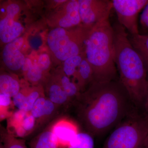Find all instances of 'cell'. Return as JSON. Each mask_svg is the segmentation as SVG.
I'll use <instances>...</instances> for the list:
<instances>
[{"label": "cell", "instance_id": "8", "mask_svg": "<svg viewBox=\"0 0 148 148\" xmlns=\"http://www.w3.org/2000/svg\"><path fill=\"white\" fill-rule=\"evenodd\" d=\"M19 10L18 5L11 4L7 7L6 16L0 21V38L5 43L11 42L18 38L24 30L21 24L14 20Z\"/></svg>", "mask_w": 148, "mask_h": 148}, {"label": "cell", "instance_id": "10", "mask_svg": "<svg viewBox=\"0 0 148 148\" xmlns=\"http://www.w3.org/2000/svg\"><path fill=\"white\" fill-rule=\"evenodd\" d=\"M58 143L68 144L79 132L76 125L71 121L61 120L57 122L51 127Z\"/></svg>", "mask_w": 148, "mask_h": 148}, {"label": "cell", "instance_id": "20", "mask_svg": "<svg viewBox=\"0 0 148 148\" xmlns=\"http://www.w3.org/2000/svg\"><path fill=\"white\" fill-rule=\"evenodd\" d=\"M2 144L3 148H28L24 140L18 139L8 132L2 134Z\"/></svg>", "mask_w": 148, "mask_h": 148}, {"label": "cell", "instance_id": "29", "mask_svg": "<svg viewBox=\"0 0 148 148\" xmlns=\"http://www.w3.org/2000/svg\"><path fill=\"white\" fill-rule=\"evenodd\" d=\"M33 66L32 61L29 58H26L24 59V63L21 66V69L23 71H28Z\"/></svg>", "mask_w": 148, "mask_h": 148}, {"label": "cell", "instance_id": "22", "mask_svg": "<svg viewBox=\"0 0 148 148\" xmlns=\"http://www.w3.org/2000/svg\"><path fill=\"white\" fill-rule=\"evenodd\" d=\"M12 105H13L12 98L5 94L0 93L1 120L7 117L9 114H10L7 110Z\"/></svg>", "mask_w": 148, "mask_h": 148}, {"label": "cell", "instance_id": "14", "mask_svg": "<svg viewBox=\"0 0 148 148\" xmlns=\"http://www.w3.org/2000/svg\"><path fill=\"white\" fill-rule=\"evenodd\" d=\"M77 84L81 92L84 91L85 86L89 83L91 84L94 81V73L91 65L86 58L82 61L78 71Z\"/></svg>", "mask_w": 148, "mask_h": 148}, {"label": "cell", "instance_id": "32", "mask_svg": "<svg viewBox=\"0 0 148 148\" xmlns=\"http://www.w3.org/2000/svg\"><path fill=\"white\" fill-rule=\"evenodd\" d=\"M54 1L56 2H64L66 1H65V0H60V1H59V0H57V1Z\"/></svg>", "mask_w": 148, "mask_h": 148}, {"label": "cell", "instance_id": "23", "mask_svg": "<svg viewBox=\"0 0 148 148\" xmlns=\"http://www.w3.org/2000/svg\"><path fill=\"white\" fill-rule=\"evenodd\" d=\"M42 71L40 69L38 64H34L27 72V77L29 81L33 83L40 81L42 77Z\"/></svg>", "mask_w": 148, "mask_h": 148}, {"label": "cell", "instance_id": "9", "mask_svg": "<svg viewBox=\"0 0 148 148\" xmlns=\"http://www.w3.org/2000/svg\"><path fill=\"white\" fill-rule=\"evenodd\" d=\"M23 42V38L18 37L13 41L7 44L4 48L3 61L6 67L11 71H18L21 69L24 63L25 58L20 51Z\"/></svg>", "mask_w": 148, "mask_h": 148}, {"label": "cell", "instance_id": "19", "mask_svg": "<svg viewBox=\"0 0 148 148\" xmlns=\"http://www.w3.org/2000/svg\"><path fill=\"white\" fill-rule=\"evenodd\" d=\"M82 53L79 55L73 56L64 61V71L68 77H73L77 79L79 68L82 61L84 59Z\"/></svg>", "mask_w": 148, "mask_h": 148}, {"label": "cell", "instance_id": "15", "mask_svg": "<svg viewBox=\"0 0 148 148\" xmlns=\"http://www.w3.org/2000/svg\"><path fill=\"white\" fill-rule=\"evenodd\" d=\"M20 88L18 81L11 76L7 74L0 76V93L12 98L20 91Z\"/></svg>", "mask_w": 148, "mask_h": 148}, {"label": "cell", "instance_id": "5", "mask_svg": "<svg viewBox=\"0 0 148 148\" xmlns=\"http://www.w3.org/2000/svg\"><path fill=\"white\" fill-rule=\"evenodd\" d=\"M90 30L86 32L84 29L79 28L70 36L63 28H56L48 36V45L56 58L65 61L82 53V45L86 44Z\"/></svg>", "mask_w": 148, "mask_h": 148}, {"label": "cell", "instance_id": "33", "mask_svg": "<svg viewBox=\"0 0 148 148\" xmlns=\"http://www.w3.org/2000/svg\"><path fill=\"white\" fill-rule=\"evenodd\" d=\"M0 148H3L2 146V145L1 144V146H0Z\"/></svg>", "mask_w": 148, "mask_h": 148}, {"label": "cell", "instance_id": "7", "mask_svg": "<svg viewBox=\"0 0 148 148\" xmlns=\"http://www.w3.org/2000/svg\"><path fill=\"white\" fill-rule=\"evenodd\" d=\"M79 10L82 22L86 26H93L109 19L113 8L110 0H79Z\"/></svg>", "mask_w": 148, "mask_h": 148}, {"label": "cell", "instance_id": "3", "mask_svg": "<svg viewBox=\"0 0 148 148\" xmlns=\"http://www.w3.org/2000/svg\"><path fill=\"white\" fill-rule=\"evenodd\" d=\"M86 58L94 73L93 82L119 79L114 59V29L109 19L93 25L86 41Z\"/></svg>", "mask_w": 148, "mask_h": 148}, {"label": "cell", "instance_id": "4", "mask_svg": "<svg viewBox=\"0 0 148 148\" xmlns=\"http://www.w3.org/2000/svg\"><path fill=\"white\" fill-rule=\"evenodd\" d=\"M148 120L136 108L113 130L101 148H146Z\"/></svg>", "mask_w": 148, "mask_h": 148}, {"label": "cell", "instance_id": "27", "mask_svg": "<svg viewBox=\"0 0 148 148\" xmlns=\"http://www.w3.org/2000/svg\"><path fill=\"white\" fill-rule=\"evenodd\" d=\"M50 64V58L47 54L42 53L40 56L38 65L42 71L47 70L49 68Z\"/></svg>", "mask_w": 148, "mask_h": 148}, {"label": "cell", "instance_id": "2", "mask_svg": "<svg viewBox=\"0 0 148 148\" xmlns=\"http://www.w3.org/2000/svg\"><path fill=\"white\" fill-rule=\"evenodd\" d=\"M113 27L114 59L119 79L135 107L144 111L148 85L145 66L131 44L125 28L119 22Z\"/></svg>", "mask_w": 148, "mask_h": 148}, {"label": "cell", "instance_id": "1", "mask_svg": "<svg viewBox=\"0 0 148 148\" xmlns=\"http://www.w3.org/2000/svg\"><path fill=\"white\" fill-rule=\"evenodd\" d=\"M74 104L80 122L93 138L106 135L137 108L119 79L92 83Z\"/></svg>", "mask_w": 148, "mask_h": 148}, {"label": "cell", "instance_id": "13", "mask_svg": "<svg viewBox=\"0 0 148 148\" xmlns=\"http://www.w3.org/2000/svg\"><path fill=\"white\" fill-rule=\"evenodd\" d=\"M57 139L51 128L41 133L30 143V148H58Z\"/></svg>", "mask_w": 148, "mask_h": 148}, {"label": "cell", "instance_id": "25", "mask_svg": "<svg viewBox=\"0 0 148 148\" xmlns=\"http://www.w3.org/2000/svg\"><path fill=\"white\" fill-rule=\"evenodd\" d=\"M36 119L29 113L24 118L21 123V126L26 130L27 133L32 132L36 125Z\"/></svg>", "mask_w": 148, "mask_h": 148}, {"label": "cell", "instance_id": "11", "mask_svg": "<svg viewBox=\"0 0 148 148\" xmlns=\"http://www.w3.org/2000/svg\"><path fill=\"white\" fill-rule=\"evenodd\" d=\"M81 22L78 1H71L66 6V14L59 20V26L61 28H69L77 26Z\"/></svg>", "mask_w": 148, "mask_h": 148}, {"label": "cell", "instance_id": "28", "mask_svg": "<svg viewBox=\"0 0 148 148\" xmlns=\"http://www.w3.org/2000/svg\"><path fill=\"white\" fill-rule=\"evenodd\" d=\"M140 22L143 29L148 31V3L143 9L140 17Z\"/></svg>", "mask_w": 148, "mask_h": 148}, {"label": "cell", "instance_id": "24", "mask_svg": "<svg viewBox=\"0 0 148 148\" xmlns=\"http://www.w3.org/2000/svg\"><path fill=\"white\" fill-rule=\"evenodd\" d=\"M42 95L38 90H32L28 93L27 95L24 111L30 113L35 102Z\"/></svg>", "mask_w": 148, "mask_h": 148}, {"label": "cell", "instance_id": "18", "mask_svg": "<svg viewBox=\"0 0 148 148\" xmlns=\"http://www.w3.org/2000/svg\"><path fill=\"white\" fill-rule=\"evenodd\" d=\"M61 84L63 90L72 102L75 104L81 93L78 86L66 75L61 77Z\"/></svg>", "mask_w": 148, "mask_h": 148}, {"label": "cell", "instance_id": "16", "mask_svg": "<svg viewBox=\"0 0 148 148\" xmlns=\"http://www.w3.org/2000/svg\"><path fill=\"white\" fill-rule=\"evenodd\" d=\"M47 95V98L56 106L65 105L72 102L63 90L61 85L57 84H53L49 86Z\"/></svg>", "mask_w": 148, "mask_h": 148}, {"label": "cell", "instance_id": "21", "mask_svg": "<svg viewBox=\"0 0 148 148\" xmlns=\"http://www.w3.org/2000/svg\"><path fill=\"white\" fill-rule=\"evenodd\" d=\"M47 98L42 95L38 98L33 106L30 114L36 119H44Z\"/></svg>", "mask_w": 148, "mask_h": 148}, {"label": "cell", "instance_id": "31", "mask_svg": "<svg viewBox=\"0 0 148 148\" xmlns=\"http://www.w3.org/2000/svg\"><path fill=\"white\" fill-rule=\"evenodd\" d=\"M145 146L146 148H148V134L146 139Z\"/></svg>", "mask_w": 148, "mask_h": 148}, {"label": "cell", "instance_id": "17", "mask_svg": "<svg viewBox=\"0 0 148 148\" xmlns=\"http://www.w3.org/2000/svg\"><path fill=\"white\" fill-rule=\"evenodd\" d=\"M69 148H94L92 135L85 132H79L69 143Z\"/></svg>", "mask_w": 148, "mask_h": 148}, {"label": "cell", "instance_id": "26", "mask_svg": "<svg viewBox=\"0 0 148 148\" xmlns=\"http://www.w3.org/2000/svg\"><path fill=\"white\" fill-rule=\"evenodd\" d=\"M27 95L20 91L12 98L13 106L17 110L24 111Z\"/></svg>", "mask_w": 148, "mask_h": 148}, {"label": "cell", "instance_id": "6", "mask_svg": "<svg viewBox=\"0 0 148 148\" xmlns=\"http://www.w3.org/2000/svg\"><path fill=\"white\" fill-rule=\"evenodd\" d=\"M112 2L119 23L130 34H139L138 14L147 4L148 0H113Z\"/></svg>", "mask_w": 148, "mask_h": 148}, {"label": "cell", "instance_id": "30", "mask_svg": "<svg viewBox=\"0 0 148 148\" xmlns=\"http://www.w3.org/2000/svg\"><path fill=\"white\" fill-rule=\"evenodd\" d=\"M144 112L148 120V85L147 92V96H146L145 103V106H144Z\"/></svg>", "mask_w": 148, "mask_h": 148}, {"label": "cell", "instance_id": "12", "mask_svg": "<svg viewBox=\"0 0 148 148\" xmlns=\"http://www.w3.org/2000/svg\"><path fill=\"white\" fill-rule=\"evenodd\" d=\"M131 44L143 59L148 75V34H130Z\"/></svg>", "mask_w": 148, "mask_h": 148}]
</instances>
